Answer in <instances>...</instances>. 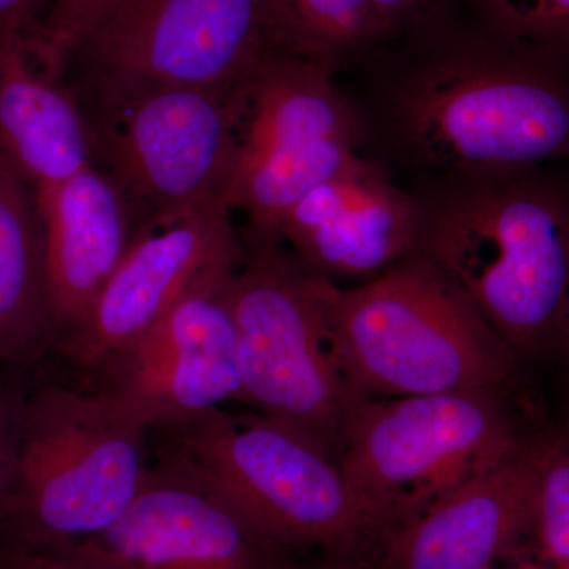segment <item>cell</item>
<instances>
[{
  "instance_id": "13",
  "label": "cell",
  "mask_w": 569,
  "mask_h": 569,
  "mask_svg": "<svg viewBox=\"0 0 569 569\" xmlns=\"http://www.w3.org/2000/svg\"><path fill=\"white\" fill-rule=\"evenodd\" d=\"M418 231L417 194L361 153L291 209L279 241L331 282H366L417 253Z\"/></svg>"
},
{
  "instance_id": "26",
  "label": "cell",
  "mask_w": 569,
  "mask_h": 569,
  "mask_svg": "<svg viewBox=\"0 0 569 569\" xmlns=\"http://www.w3.org/2000/svg\"><path fill=\"white\" fill-rule=\"evenodd\" d=\"M51 0H0V31L33 36Z\"/></svg>"
},
{
  "instance_id": "6",
  "label": "cell",
  "mask_w": 569,
  "mask_h": 569,
  "mask_svg": "<svg viewBox=\"0 0 569 569\" xmlns=\"http://www.w3.org/2000/svg\"><path fill=\"white\" fill-rule=\"evenodd\" d=\"M151 433L203 467L269 535L302 556L370 563L391 533L340 463L279 419L216 407Z\"/></svg>"
},
{
  "instance_id": "20",
  "label": "cell",
  "mask_w": 569,
  "mask_h": 569,
  "mask_svg": "<svg viewBox=\"0 0 569 569\" xmlns=\"http://www.w3.org/2000/svg\"><path fill=\"white\" fill-rule=\"evenodd\" d=\"M530 441L537 468L535 561L548 569H569V425Z\"/></svg>"
},
{
  "instance_id": "8",
  "label": "cell",
  "mask_w": 569,
  "mask_h": 569,
  "mask_svg": "<svg viewBox=\"0 0 569 569\" xmlns=\"http://www.w3.org/2000/svg\"><path fill=\"white\" fill-rule=\"evenodd\" d=\"M501 392L366 399L358 408L340 467L391 533L520 447Z\"/></svg>"
},
{
  "instance_id": "10",
  "label": "cell",
  "mask_w": 569,
  "mask_h": 569,
  "mask_svg": "<svg viewBox=\"0 0 569 569\" xmlns=\"http://www.w3.org/2000/svg\"><path fill=\"white\" fill-rule=\"evenodd\" d=\"M73 549L118 569H298L306 557L269 535L203 467L153 438L133 503Z\"/></svg>"
},
{
  "instance_id": "1",
  "label": "cell",
  "mask_w": 569,
  "mask_h": 569,
  "mask_svg": "<svg viewBox=\"0 0 569 569\" xmlns=\"http://www.w3.org/2000/svg\"><path fill=\"white\" fill-rule=\"evenodd\" d=\"M417 197V253L516 356L567 342L569 181L545 167L438 176Z\"/></svg>"
},
{
  "instance_id": "21",
  "label": "cell",
  "mask_w": 569,
  "mask_h": 569,
  "mask_svg": "<svg viewBox=\"0 0 569 569\" xmlns=\"http://www.w3.org/2000/svg\"><path fill=\"white\" fill-rule=\"evenodd\" d=\"M477 18L479 31L569 63V0H460Z\"/></svg>"
},
{
  "instance_id": "3",
  "label": "cell",
  "mask_w": 569,
  "mask_h": 569,
  "mask_svg": "<svg viewBox=\"0 0 569 569\" xmlns=\"http://www.w3.org/2000/svg\"><path fill=\"white\" fill-rule=\"evenodd\" d=\"M151 462V427L122 400L70 381L32 383L0 549L63 552L100 537Z\"/></svg>"
},
{
  "instance_id": "12",
  "label": "cell",
  "mask_w": 569,
  "mask_h": 569,
  "mask_svg": "<svg viewBox=\"0 0 569 569\" xmlns=\"http://www.w3.org/2000/svg\"><path fill=\"white\" fill-rule=\"evenodd\" d=\"M230 212L227 204L212 203L173 227L141 236L104 284L84 323L56 347L54 356L84 380L140 339L206 272L241 260L244 242L231 224Z\"/></svg>"
},
{
  "instance_id": "15",
  "label": "cell",
  "mask_w": 569,
  "mask_h": 569,
  "mask_svg": "<svg viewBox=\"0 0 569 569\" xmlns=\"http://www.w3.org/2000/svg\"><path fill=\"white\" fill-rule=\"evenodd\" d=\"M36 197L59 346L84 323L142 233L121 190L96 164Z\"/></svg>"
},
{
  "instance_id": "17",
  "label": "cell",
  "mask_w": 569,
  "mask_h": 569,
  "mask_svg": "<svg viewBox=\"0 0 569 569\" xmlns=\"http://www.w3.org/2000/svg\"><path fill=\"white\" fill-rule=\"evenodd\" d=\"M366 126L353 102L337 89L335 74L271 52L247 89L236 164L299 156L336 142L361 148Z\"/></svg>"
},
{
  "instance_id": "16",
  "label": "cell",
  "mask_w": 569,
  "mask_h": 569,
  "mask_svg": "<svg viewBox=\"0 0 569 569\" xmlns=\"http://www.w3.org/2000/svg\"><path fill=\"white\" fill-rule=\"evenodd\" d=\"M26 33L0 31V151L36 194L96 164L91 123L33 58Z\"/></svg>"
},
{
  "instance_id": "22",
  "label": "cell",
  "mask_w": 569,
  "mask_h": 569,
  "mask_svg": "<svg viewBox=\"0 0 569 569\" xmlns=\"http://www.w3.org/2000/svg\"><path fill=\"white\" fill-rule=\"evenodd\" d=\"M121 0H51L40 28L31 36L37 63L52 80H63L78 44Z\"/></svg>"
},
{
  "instance_id": "2",
  "label": "cell",
  "mask_w": 569,
  "mask_h": 569,
  "mask_svg": "<svg viewBox=\"0 0 569 569\" xmlns=\"http://www.w3.org/2000/svg\"><path fill=\"white\" fill-rule=\"evenodd\" d=\"M563 66L481 31L438 47L389 82V142L433 178L569 159Z\"/></svg>"
},
{
  "instance_id": "9",
  "label": "cell",
  "mask_w": 569,
  "mask_h": 569,
  "mask_svg": "<svg viewBox=\"0 0 569 569\" xmlns=\"http://www.w3.org/2000/svg\"><path fill=\"white\" fill-rule=\"evenodd\" d=\"M249 84L152 93L93 130L96 167L121 190L142 236L227 204Z\"/></svg>"
},
{
  "instance_id": "19",
  "label": "cell",
  "mask_w": 569,
  "mask_h": 569,
  "mask_svg": "<svg viewBox=\"0 0 569 569\" xmlns=\"http://www.w3.org/2000/svg\"><path fill=\"white\" fill-rule=\"evenodd\" d=\"M276 52L336 74L388 41L370 0H264Z\"/></svg>"
},
{
  "instance_id": "14",
  "label": "cell",
  "mask_w": 569,
  "mask_h": 569,
  "mask_svg": "<svg viewBox=\"0 0 569 569\" xmlns=\"http://www.w3.org/2000/svg\"><path fill=\"white\" fill-rule=\"evenodd\" d=\"M531 441L509 458L422 509L397 527L373 569H492L531 537L535 511Z\"/></svg>"
},
{
  "instance_id": "7",
  "label": "cell",
  "mask_w": 569,
  "mask_h": 569,
  "mask_svg": "<svg viewBox=\"0 0 569 569\" xmlns=\"http://www.w3.org/2000/svg\"><path fill=\"white\" fill-rule=\"evenodd\" d=\"M271 52L264 0H121L62 82L93 132L152 93L246 88Z\"/></svg>"
},
{
  "instance_id": "24",
  "label": "cell",
  "mask_w": 569,
  "mask_h": 569,
  "mask_svg": "<svg viewBox=\"0 0 569 569\" xmlns=\"http://www.w3.org/2000/svg\"><path fill=\"white\" fill-rule=\"evenodd\" d=\"M388 41L430 28L448 0H370Z\"/></svg>"
},
{
  "instance_id": "27",
  "label": "cell",
  "mask_w": 569,
  "mask_h": 569,
  "mask_svg": "<svg viewBox=\"0 0 569 569\" xmlns=\"http://www.w3.org/2000/svg\"><path fill=\"white\" fill-rule=\"evenodd\" d=\"M298 569H373L369 561L340 553H310Z\"/></svg>"
},
{
  "instance_id": "5",
  "label": "cell",
  "mask_w": 569,
  "mask_h": 569,
  "mask_svg": "<svg viewBox=\"0 0 569 569\" xmlns=\"http://www.w3.org/2000/svg\"><path fill=\"white\" fill-rule=\"evenodd\" d=\"M230 282L244 406L312 438L340 463L362 396L348 380L331 317L335 282L280 241L246 238Z\"/></svg>"
},
{
  "instance_id": "4",
  "label": "cell",
  "mask_w": 569,
  "mask_h": 569,
  "mask_svg": "<svg viewBox=\"0 0 569 569\" xmlns=\"http://www.w3.org/2000/svg\"><path fill=\"white\" fill-rule=\"evenodd\" d=\"M337 353L369 399L503 391L518 356L440 269L413 253L331 295Z\"/></svg>"
},
{
  "instance_id": "28",
  "label": "cell",
  "mask_w": 569,
  "mask_h": 569,
  "mask_svg": "<svg viewBox=\"0 0 569 569\" xmlns=\"http://www.w3.org/2000/svg\"><path fill=\"white\" fill-rule=\"evenodd\" d=\"M493 569V568H492ZM519 569H548L538 565L537 561H522Z\"/></svg>"
},
{
  "instance_id": "23",
  "label": "cell",
  "mask_w": 569,
  "mask_h": 569,
  "mask_svg": "<svg viewBox=\"0 0 569 569\" xmlns=\"http://www.w3.org/2000/svg\"><path fill=\"white\" fill-rule=\"evenodd\" d=\"M32 377L24 370L0 365V511L13 482Z\"/></svg>"
},
{
  "instance_id": "18",
  "label": "cell",
  "mask_w": 569,
  "mask_h": 569,
  "mask_svg": "<svg viewBox=\"0 0 569 569\" xmlns=\"http://www.w3.org/2000/svg\"><path fill=\"white\" fill-rule=\"evenodd\" d=\"M56 346L39 203L0 151V365L33 376Z\"/></svg>"
},
{
  "instance_id": "25",
  "label": "cell",
  "mask_w": 569,
  "mask_h": 569,
  "mask_svg": "<svg viewBox=\"0 0 569 569\" xmlns=\"http://www.w3.org/2000/svg\"><path fill=\"white\" fill-rule=\"evenodd\" d=\"M0 569H118L77 549L63 552H22L0 549Z\"/></svg>"
},
{
  "instance_id": "11",
  "label": "cell",
  "mask_w": 569,
  "mask_h": 569,
  "mask_svg": "<svg viewBox=\"0 0 569 569\" xmlns=\"http://www.w3.org/2000/svg\"><path fill=\"white\" fill-rule=\"evenodd\" d=\"M241 260L206 272L140 339L77 385L122 400L151 430L208 408L244 406L230 307Z\"/></svg>"
},
{
  "instance_id": "29",
  "label": "cell",
  "mask_w": 569,
  "mask_h": 569,
  "mask_svg": "<svg viewBox=\"0 0 569 569\" xmlns=\"http://www.w3.org/2000/svg\"><path fill=\"white\" fill-rule=\"evenodd\" d=\"M567 343H568V347H569V332H568V339H567Z\"/></svg>"
}]
</instances>
